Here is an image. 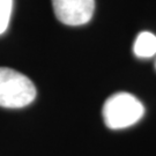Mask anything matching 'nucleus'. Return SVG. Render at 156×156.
<instances>
[{"instance_id":"f257e3e1","label":"nucleus","mask_w":156,"mask_h":156,"mask_svg":"<svg viewBox=\"0 0 156 156\" xmlns=\"http://www.w3.org/2000/svg\"><path fill=\"white\" fill-rule=\"evenodd\" d=\"M102 113L108 127L123 129L138 123L145 113V108L134 95L117 93L105 101Z\"/></svg>"},{"instance_id":"f03ea898","label":"nucleus","mask_w":156,"mask_h":156,"mask_svg":"<svg viewBox=\"0 0 156 156\" xmlns=\"http://www.w3.org/2000/svg\"><path fill=\"white\" fill-rule=\"evenodd\" d=\"M36 97V88L24 74L8 67H0V106L20 109Z\"/></svg>"},{"instance_id":"7ed1b4c3","label":"nucleus","mask_w":156,"mask_h":156,"mask_svg":"<svg viewBox=\"0 0 156 156\" xmlns=\"http://www.w3.org/2000/svg\"><path fill=\"white\" fill-rule=\"evenodd\" d=\"M57 19L66 26H82L90 21L95 0H52Z\"/></svg>"},{"instance_id":"20e7f679","label":"nucleus","mask_w":156,"mask_h":156,"mask_svg":"<svg viewBox=\"0 0 156 156\" xmlns=\"http://www.w3.org/2000/svg\"><path fill=\"white\" fill-rule=\"evenodd\" d=\"M134 55L139 58H151L156 53V36L149 31L138 35L133 45Z\"/></svg>"},{"instance_id":"39448f33","label":"nucleus","mask_w":156,"mask_h":156,"mask_svg":"<svg viewBox=\"0 0 156 156\" xmlns=\"http://www.w3.org/2000/svg\"><path fill=\"white\" fill-rule=\"evenodd\" d=\"M13 0H0V35L6 31L11 20Z\"/></svg>"}]
</instances>
